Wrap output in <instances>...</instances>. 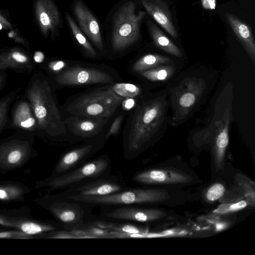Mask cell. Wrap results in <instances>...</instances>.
Segmentation results:
<instances>
[{
	"label": "cell",
	"instance_id": "obj_8",
	"mask_svg": "<svg viewBox=\"0 0 255 255\" xmlns=\"http://www.w3.org/2000/svg\"><path fill=\"white\" fill-rule=\"evenodd\" d=\"M106 135L99 136L89 139V142L80 147L65 153L61 157L56 168L58 176L69 172L88 158L97 153L106 141Z\"/></svg>",
	"mask_w": 255,
	"mask_h": 255
},
{
	"label": "cell",
	"instance_id": "obj_11",
	"mask_svg": "<svg viewBox=\"0 0 255 255\" xmlns=\"http://www.w3.org/2000/svg\"><path fill=\"white\" fill-rule=\"evenodd\" d=\"M52 207V210L57 219L64 224L66 230L77 229L83 226L86 212L80 203L61 200Z\"/></svg>",
	"mask_w": 255,
	"mask_h": 255
},
{
	"label": "cell",
	"instance_id": "obj_5",
	"mask_svg": "<svg viewBox=\"0 0 255 255\" xmlns=\"http://www.w3.org/2000/svg\"><path fill=\"white\" fill-rule=\"evenodd\" d=\"M169 197L168 191L165 189H133L122 190L105 196H71L60 200L94 205H130L157 203L167 200Z\"/></svg>",
	"mask_w": 255,
	"mask_h": 255
},
{
	"label": "cell",
	"instance_id": "obj_37",
	"mask_svg": "<svg viewBox=\"0 0 255 255\" xmlns=\"http://www.w3.org/2000/svg\"><path fill=\"white\" fill-rule=\"evenodd\" d=\"M201 1L204 8L213 9L216 7V0H202Z\"/></svg>",
	"mask_w": 255,
	"mask_h": 255
},
{
	"label": "cell",
	"instance_id": "obj_36",
	"mask_svg": "<svg viewBox=\"0 0 255 255\" xmlns=\"http://www.w3.org/2000/svg\"><path fill=\"white\" fill-rule=\"evenodd\" d=\"M135 104V98H125L123 101L122 106L126 110L132 108Z\"/></svg>",
	"mask_w": 255,
	"mask_h": 255
},
{
	"label": "cell",
	"instance_id": "obj_18",
	"mask_svg": "<svg viewBox=\"0 0 255 255\" xmlns=\"http://www.w3.org/2000/svg\"><path fill=\"white\" fill-rule=\"evenodd\" d=\"M230 113L227 109L224 116L219 122V129L214 144V161L216 167L220 169L224 163L225 152L229 144V127Z\"/></svg>",
	"mask_w": 255,
	"mask_h": 255
},
{
	"label": "cell",
	"instance_id": "obj_26",
	"mask_svg": "<svg viewBox=\"0 0 255 255\" xmlns=\"http://www.w3.org/2000/svg\"><path fill=\"white\" fill-rule=\"evenodd\" d=\"M110 86L117 95L125 98L135 99L141 94V88L130 83L115 82Z\"/></svg>",
	"mask_w": 255,
	"mask_h": 255
},
{
	"label": "cell",
	"instance_id": "obj_13",
	"mask_svg": "<svg viewBox=\"0 0 255 255\" xmlns=\"http://www.w3.org/2000/svg\"><path fill=\"white\" fill-rule=\"evenodd\" d=\"M166 213L157 209H146L125 206L109 211L105 216L110 219L147 223L160 220Z\"/></svg>",
	"mask_w": 255,
	"mask_h": 255
},
{
	"label": "cell",
	"instance_id": "obj_22",
	"mask_svg": "<svg viewBox=\"0 0 255 255\" xmlns=\"http://www.w3.org/2000/svg\"><path fill=\"white\" fill-rule=\"evenodd\" d=\"M171 61L172 60L166 56L154 54H146L138 59L132 64L131 71L138 74Z\"/></svg>",
	"mask_w": 255,
	"mask_h": 255
},
{
	"label": "cell",
	"instance_id": "obj_27",
	"mask_svg": "<svg viewBox=\"0 0 255 255\" xmlns=\"http://www.w3.org/2000/svg\"><path fill=\"white\" fill-rule=\"evenodd\" d=\"M20 90V89H15L0 100V132L3 130L6 125L9 107Z\"/></svg>",
	"mask_w": 255,
	"mask_h": 255
},
{
	"label": "cell",
	"instance_id": "obj_41",
	"mask_svg": "<svg viewBox=\"0 0 255 255\" xmlns=\"http://www.w3.org/2000/svg\"><path fill=\"white\" fill-rule=\"evenodd\" d=\"M14 233L13 232H3L0 233V238H10Z\"/></svg>",
	"mask_w": 255,
	"mask_h": 255
},
{
	"label": "cell",
	"instance_id": "obj_1",
	"mask_svg": "<svg viewBox=\"0 0 255 255\" xmlns=\"http://www.w3.org/2000/svg\"><path fill=\"white\" fill-rule=\"evenodd\" d=\"M26 96L37 120L38 130L51 138L68 139L70 134L48 79L41 74L31 77Z\"/></svg>",
	"mask_w": 255,
	"mask_h": 255
},
{
	"label": "cell",
	"instance_id": "obj_39",
	"mask_svg": "<svg viewBox=\"0 0 255 255\" xmlns=\"http://www.w3.org/2000/svg\"><path fill=\"white\" fill-rule=\"evenodd\" d=\"M8 36L13 38L16 42L22 43V44H25L24 40L20 36H18V35L14 33V31H11L8 34Z\"/></svg>",
	"mask_w": 255,
	"mask_h": 255
},
{
	"label": "cell",
	"instance_id": "obj_6",
	"mask_svg": "<svg viewBox=\"0 0 255 255\" xmlns=\"http://www.w3.org/2000/svg\"><path fill=\"white\" fill-rule=\"evenodd\" d=\"M116 78L109 70L99 66H68L54 77L56 84L62 87H84L94 85H110Z\"/></svg>",
	"mask_w": 255,
	"mask_h": 255
},
{
	"label": "cell",
	"instance_id": "obj_9",
	"mask_svg": "<svg viewBox=\"0 0 255 255\" xmlns=\"http://www.w3.org/2000/svg\"><path fill=\"white\" fill-rule=\"evenodd\" d=\"M109 121L70 115L64 117L69 134L81 139H90L100 136Z\"/></svg>",
	"mask_w": 255,
	"mask_h": 255
},
{
	"label": "cell",
	"instance_id": "obj_42",
	"mask_svg": "<svg viewBox=\"0 0 255 255\" xmlns=\"http://www.w3.org/2000/svg\"><path fill=\"white\" fill-rule=\"evenodd\" d=\"M7 197V193L6 192L3 190L0 189V199H4Z\"/></svg>",
	"mask_w": 255,
	"mask_h": 255
},
{
	"label": "cell",
	"instance_id": "obj_43",
	"mask_svg": "<svg viewBox=\"0 0 255 255\" xmlns=\"http://www.w3.org/2000/svg\"><path fill=\"white\" fill-rule=\"evenodd\" d=\"M5 76L4 74H0V89L3 85L5 82Z\"/></svg>",
	"mask_w": 255,
	"mask_h": 255
},
{
	"label": "cell",
	"instance_id": "obj_4",
	"mask_svg": "<svg viewBox=\"0 0 255 255\" xmlns=\"http://www.w3.org/2000/svg\"><path fill=\"white\" fill-rule=\"evenodd\" d=\"M146 12H136V4L128 1L121 5L114 15L112 46L115 51H124L139 39L141 23Z\"/></svg>",
	"mask_w": 255,
	"mask_h": 255
},
{
	"label": "cell",
	"instance_id": "obj_12",
	"mask_svg": "<svg viewBox=\"0 0 255 255\" xmlns=\"http://www.w3.org/2000/svg\"><path fill=\"white\" fill-rule=\"evenodd\" d=\"M68 188L61 196V198L71 196H105L122 190L118 182L100 178Z\"/></svg>",
	"mask_w": 255,
	"mask_h": 255
},
{
	"label": "cell",
	"instance_id": "obj_28",
	"mask_svg": "<svg viewBox=\"0 0 255 255\" xmlns=\"http://www.w3.org/2000/svg\"><path fill=\"white\" fill-rule=\"evenodd\" d=\"M56 239H91L90 236L84 230L79 228L65 230L57 233L53 237Z\"/></svg>",
	"mask_w": 255,
	"mask_h": 255
},
{
	"label": "cell",
	"instance_id": "obj_19",
	"mask_svg": "<svg viewBox=\"0 0 255 255\" xmlns=\"http://www.w3.org/2000/svg\"><path fill=\"white\" fill-rule=\"evenodd\" d=\"M12 124L21 129L38 130L37 120L29 102L20 101L17 103L13 111Z\"/></svg>",
	"mask_w": 255,
	"mask_h": 255
},
{
	"label": "cell",
	"instance_id": "obj_30",
	"mask_svg": "<svg viewBox=\"0 0 255 255\" xmlns=\"http://www.w3.org/2000/svg\"><path fill=\"white\" fill-rule=\"evenodd\" d=\"M225 188L221 183L212 185L207 190L206 197L208 201H214L221 198L224 194Z\"/></svg>",
	"mask_w": 255,
	"mask_h": 255
},
{
	"label": "cell",
	"instance_id": "obj_31",
	"mask_svg": "<svg viewBox=\"0 0 255 255\" xmlns=\"http://www.w3.org/2000/svg\"><path fill=\"white\" fill-rule=\"evenodd\" d=\"M21 229L24 233L30 235L53 231L55 228L52 226H42L33 223H26L21 225Z\"/></svg>",
	"mask_w": 255,
	"mask_h": 255
},
{
	"label": "cell",
	"instance_id": "obj_25",
	"mask_svg": "<svg viewBox=\"0 0 255 255\" xmlns=\"http://www.w3.org/2000/svg\"><path fill=\"white\" fill-rule=\"evenodd\" d=\"M174 68L171 66H159L141 72L138 74L142 77L153 82L164 80L173 74Z\"/></svg>",
	"mask_w": 255,
	"mask_h": 255
},
{
	"label": "cell",
	"instance_id": "obj_20",
	"mask_svg": "<svg viewBox=\"0 0 255 255\" xmlns=\"http://www.w3.org/2000/svg\"><path fill=\"white\" fill-rule=\"evenodd\" d=\"M32 65L28 56L16 49L0 54V70H31Z\"/></svg>",
	"mask_w": 255,
	"mask_h": 255
},
{
	"label": "cell",
	"instance_id": "obj_7",
	"mask_svg": "<svg viewBox=\"0 0 255 255\" xmlns=\"http://www.w3.org/2000/svg\"><path fill=\"white\" fill-rule=\"evenodd\" d=\"M111 161L107 155L82 164L73 170L58 176L51 182L53 187L70 188L87 180L105 177L110 171Z\"/></svg>",
	"mask_w": 255,
	"mask_h": 255
},
{
	"label": "cell",
	"instance_id": "obj_17",
	"mask_svg": "<svg viewBox=\"0 0 255 255\" xmlns=\"http://www.w3.org/2000/svg\"><path fill=\"white\" fill-rule=\"evenodd\" d=\"M229 25L246 50L253 62L255 60V41L251 28L234 15L225 14Z\"/></svg>",
	"mask_w": 255,
	"mask_h": 255
},
{
	"label": "cell",
	"instance_id": "obj_24",
	"mask_svg": "<svg viewBox=\"0 0 255 255\" xmlns=\"http://www.w3.org/2000/svg\"><path fill=\"white\" fill-rule=\"evenodd\" d=\"M90 224L111 231L140 234L143 232L140 228L130 224L116 223L102 220L95 221Z\"/></svg>",
	"mask_w": 255,
	"mask_h": 255
},
{
	"label": "cell",
	"instance_id": "obj_15",
	"mask_svg": "<svg viewBox=\"0 0 255 255\" xmlns=\"http://www.w3.org/2000/svg\"><path fill=\"white\" fill-rule=\"evenodd\" d=\"M74 13L82 29L91 39L97 48L103 51L104 45L99 24L91 12L80 1L74 6Z\"/></svg>",
	"mask_w": 255,
	"mask_h": 255
},
{
	"label": "cell",
	"instance_id": "obj_33",
	"mask_svg": "<svg viewBox=\"0 0 255 255\" xmlns=\"http://www.w3.org/2000/svg\"><path fill=\"white\" fill-rule=\"evenodd\" d=\"M123 118V115L121 114L115 119L111 127L106 134L105 138L106 141L109 139L111 136L117 134L120 130Z\"/></svg>",
	"mask_w": 255,
	"mask_h": 255
},
{
	"label": "cell",
	"instance_id": "obj_29",
	"mask_svg": "<svg viewBox=\"0 0 255 255\" xmlns=\"http://www.w3.org/2000/svg\"><path fill=\"white\" fill-rule=\"evenodd\" d=\"M247 206V202L245 200L233 203H223L219 205L214 212L218 214H226L241 210Z\"/></svg>",
	"mask_w": 255,
	"mask_h": 255
},
{
	"label": "cell",
	"instance_id": "obj_34",
	"mask_svg": "<svg viewBox=\"0 0 255 255\" xmlns=\"http://www.w3.org/2000/svg\"><path fill=\"white\" fill-rule=\"evenodd\" d=\"M21 155V152L20 150H12L8 154L7 157L8 161L10 163H15L20 160Z\"/></svg>",
	"mask_w": 255,
	"mask_h": 255
},
{
	"label": "cell",
	"instance_id": "obj_10",
	"mask_svg": "<svg viewBox=\"0 0 255 255\" xmlns=\"http://www.w3.org/2000/svg\"><path fill=\"white\" fill-rule=\"evenodd\" d=\"M133 180L147 185L177 184L190 182L192 178L175 169H152L136 174Z\"/></svg>",
	"mask_w": 255,
	"mask_h": 255
},
{
	"label": "cell",
	"instance_id": "obj_2",
	"mask_svg": "<svg viewBox=\"0 0 255 255\" xmlns=\"http://www.w3.org/2000/svg\"><path fill=\"white\" fill-rule=\"evenodd\" d=\"M163 106L159 99L142 102L128 118L124 138L125 158H134L151 139L163 120Z\"/></svg>",
	"mask_w": 255,
	"mask_h": 255
},
{
	"label": "cell",
	"instance_id": "obj_21",
	"mask_svg": "<svg viewBox=\"0 0 255 255\" xmlns=\"http://www.w3.org/2000/svg\"><path fill=\"white\" fill-rule=\"evenodd\" d=\"M148 30L154 44L158 48L173 56L181 57L180 49L170 40L153 22L147 21Z\"/></svg>",
	"mask_w": 255,
	"mask_h": 255
},
{
	"label": "cell",
	"instance_id": "obj_32",
	"mask_svg": "<svg viewBox=\"0 0 255 255\" xmlns=\"http://www.w3.org/2000/svg\"><path fill=\"white\" fill-rule=\"evenodd\" d=\"M196 96L192 92H185L179 98V104L183 109L191 107L195 103Z\"/></svg>",
	"mask_w": 255,
	"mask_h": 255
},
{
	"label": "cell",
	"instance_id": "obj_38",
	"mask_svg": "<svg viewBox=\"0 0 255 255\" xmlns=\"http://www.w3.org/2000/svg\"><path fill=\"white\" fill-rule=\"evenodd\" d=\"M11 24L1 14H0V30L11 28Z\"/></svg>",
	"mask_w": 255,
	"mask_h": 255
},
{
	"label": "cell",
	"instance_id": "obj_40",
	"mask_svg": "<svg viewBox=\"0 0 255 255\" xmlns=\"http://www.w3.org/2000/svg\"><path fill=\"white\" fill-rule=\"evenodd\" d=\"M44 58V55L43 53L40 51H37L34 55V61L37 63L42 62Z\"/></svg>",
	"mask_w": 255,
	"mask_h": 255
},
{
	"label": "cell",
	"instance_id": "obj_35",
	"mask_svg": "<svg viewBox=\"0 0 255 255\" xmlns=\"http://www.w3.org/2000/svg\"><path fill=\"white\" fill-rule=\"evenodd\" d=\"M66 62L59 60L51 62L49 65V67L53 71L60 72L66 68Z\"/></svg>",
	"mask_w": 255,
	"mask_h": 255
},
{
	"label": "cell",
	"instance_id": "obj_16",
	"mask_svg": "<svg viewBox=\"0 0 255 255\" xmlns=\"http://www.w3.org/2000/svg\"><path fill=\"white\" fill-rule=\"evenodd\" d=\"M147 13L173 38H177L176 27L166 2L163 0H141Z\"/></svg>",
	"mask_w": 255,
	"mask_h": 255
},
{
	"label": "cell",
	"instance_id": "obj_23",
	"mask_svg": "<svg viewBox=\"0 0 255 255\" xmlns=\"http://www.w3.org/2000/svg\"><path fill=\"white\" fill-rule=\"evenodd\" d=\"M66 18L72 33L86 55L91 58L96 57L97 53L96 50L84 36L73 18L68 14H66Z\"/></svg>",
	"mask_w": 255,
	"mask_h": 255
},
{
	"label": "cell",
	"instance_id": "obj_3",
	"mask_svg": "<svg viewBox=\"0 0 255 255\" xmlns=\"http://www.w3.org/2000/svg\"><path fill=\"white\" fill-rule=\"evenodd\" d=\"M110 85L88 90L69 98L64 106L67 115L110 120L125 99L117 95Z\"/></svg>",
	"mask_w": 255,
	"mask_h": 255
},
{
	"label": "cell",
	"instance_id": "obj_14",
	"mask_svg": "<svg viewBox=\"0 0 255 255\" xmlns=\"http://www.w3.org/2000/svg\"><path fill=\"white\" fill-rule=\"evenodd\" d=\"M35 12L40 29L45 36H54L61 19L57 7L51 0H36Z\"/></svg>",
	"mask_w": 255,
	"mask_h": 255
}]
</instances>
